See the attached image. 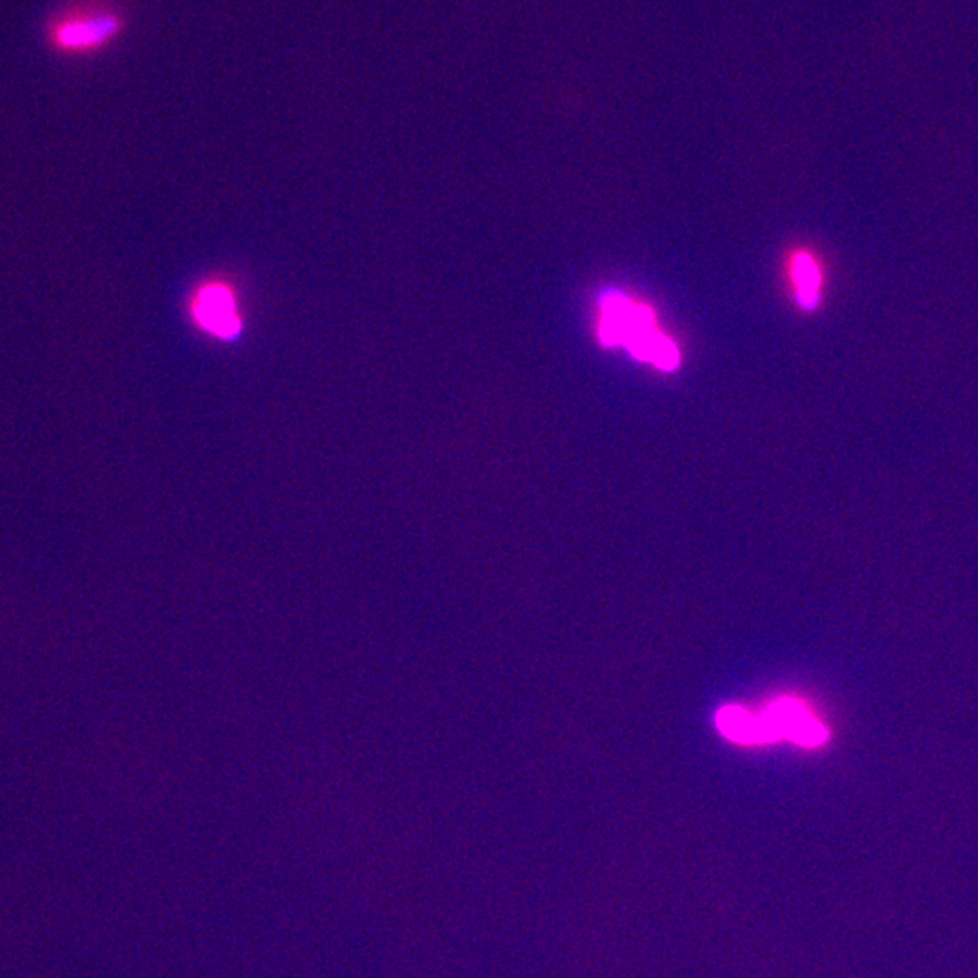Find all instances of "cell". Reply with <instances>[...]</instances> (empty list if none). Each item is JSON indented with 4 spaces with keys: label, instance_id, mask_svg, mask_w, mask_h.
<instances>
[{
    "label": "cell",
    "instance_id": "4",
    "mask_svg": "<svg viewBox=\"0 0 978 978\" xmlns=\"http://www.w3.org/2000/svg\"><path fill=\"white\" fill-rule=\"evenodd\" d=\"M776 739H792L793 743L803 747H817L825 743L826 728L820 725L808 711L795 701L781 700L763 712Z\"/></svg>",
    "mask_w": 978,
    "mask_h": 978
},
{
    "label": "cell",
    "instance_id": "1",
    "mask_svg": "<svg viewBox=\"0 0 978 978\" xmlns=\"http://www.w3.org/2000/svg\"><path fill=\"white\" fill-rule=\"evenodd\" d=\"M600 339L605 347L625 344L635 358L656 364L657 368L674 369L679 363L678 348L656 330L651 310L619 293L602 299Z\"/></svg>",
    "mask_w": 978,
    "mask_h": 978
},
{
    "label": "cell",
    "instance_id": "2",
    "mask_svg": "<svg viewBox=\"0 0 978 978\" xmlns=\"http://www.w3.org/2000/svg\"><path fill=\"white\" fill-rule=\"evenodd\" d=\"M125 16L113 8H76L49 22V48L57 53L84 57L111 48L124 35Z\"/></svg>",
    "mask_w": 978,
    "mask_h": 978
},
{
    "label": "cell",
    "instance_id": "3",
    "mask_svg": "<svg viewBox=\"0 0 978 978\" xmlns=\"http://www.w3.org/2000/svg\"><path fill=\"white\" fill-rule=\"evenodd\" d=\"M190 314L201 330L220 339H236L243 326L236 296L225 283L201 285L190 303Z\"/></svg>",
    "mask_w": 978,
    "mask_h": 978
},
{
    "label": "cell",
    "instance_id": "5",
    "mask_svg": "<svg viewBox=\"0 0 978 978\" xmlns=\"http://www.w3.org/2000/svg\"><path fill=\"white\" fill-rule=\"evenodd\" d=\"M716 723L717 728L736 743H766L760 716H752L744 709L725 706L717 712Z\"/></svg>",
    "mask_w": 978,
    "mask_h": 978
},
{
    "label": "cell",
    "instance_id": "6",
    "mask_svg": "<svg viewBox=\"0 0 978 978\" xmlns=\"http://www.w3.org/2000/svg\"><path fill=\"white\" fill-rule=\"evenodd\" d=\"M792 279L799 304L806 310L815 309L820 298V271L812 255L806 252L793 255Z\"/></svg>",
    "mask_w": 978,
    "mask_h": 978
}]
</instances>
